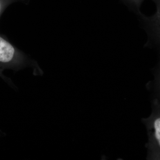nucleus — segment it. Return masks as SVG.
I'll return each instance as SVG.
<instances>
[{"label": "nucleus", "mask_w": 160, "mask_h": 160, "mask_svg": "<svg viewBox=\"0 0 160 160\" xmlns=\"http://www.w3.org/2000/svg\"><path fill=\"white\" fill-rule=\"evenodd\" d=\"M15 56L14 47L0 36V66H7L13 64Z\"/></svg>", "instance_id": "2"}, {"label": "nucleus", "mask_w": 160, "mask_h": 160, "mask_svg": "<svg viewBox=\"0 0 160 160\" xmlns=\"http://www.w3.org/2000/svg\"><path fill=\"white\" fill-rule=\"evenodd\" d=\"M158 107H155L151 116L145 120V123L149 131V143L148 148L151 154H157L158 158L159 155L160 146V118Z\"/></svg>", "instance_id": "1"}, {"label": "nucleus", "mask_w": 160, "mask_h": 160, "mask_svg": "<svg viewBox=\"0 0 160 160\" xmlns=\"http://www.w3.org/2000/svg\"><path fill=\"white\" fill-rule=\"evenodd\" d=\"M126 5L136 9H139L144 0H122Z\"/></svg>", "instance_id": "3"}]
</instances>
